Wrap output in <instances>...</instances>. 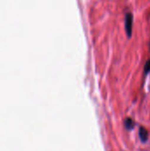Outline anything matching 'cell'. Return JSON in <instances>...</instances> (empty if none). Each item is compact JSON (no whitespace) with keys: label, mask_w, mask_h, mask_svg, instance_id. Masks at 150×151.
Instances as JSON below:
<instances>
[{"label":"cell","mask_w":150,"mask_h":151,"mask_svg":"<svg viewBox=\"0 0 150 151\" xmlns=\"http://www.w3.org/2000/svg\"><path fill=\"white\" fill-rule=\"evenodd\" d=\"M149 71H150V60L147 62V64H146V65H145V73H148Z\"/></svg>","instance_id":"2"},{"label":"cell","mask_w":150,"mask_h":151,"mask_svg":"<svg viewBox=\"0 0 150 151\" xmlns=\"http://www.w3.org/2000/svg\"><path fill=\"white\" fill-rule=\"evenodd\" d=\"M133 15L132 13H126V22H125V27H126V31L127 35L130 37L132 35V28H133Z\"/></svg>","instance_id":"1"}]
</instances>
